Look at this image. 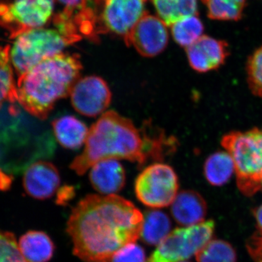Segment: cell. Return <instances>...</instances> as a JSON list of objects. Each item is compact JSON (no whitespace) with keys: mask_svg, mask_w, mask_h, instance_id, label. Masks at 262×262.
<instances>
[{"mask_svg":"<svg viewBox=\"0 0 262 262\" xmlns=\"http://www.w3.org/2000/svg\"><path fill=\"white\" fill-rule=\"evenodd\" d=\"M144 215L117 195L89 194L73 208L67 231L73 253L84 262H110L117 251L140 237Z\"/></svg>","mask_w":262,"mask_h":262,"instance_id":"obj_1","label":"cell"},{"mask_svg":"<svg viewBox=\"0 0 262 262\" xmlns=\"http://www.w3.org/2000/svg\"><path fill=\"white\" fill-rule=\"evenodd\" d=\"M108 159L129 160L139 167L151 161V139L146 125L138 129L115 112L103 113L90 128L83 151L70 168L83 175L94 164Z\"/></svg>","mask_w":262,"mask_h":262,"instance_id":"obj_2","label":"cell"},{"mask_svg":"<svg viewBox=\"0 0 262 262\" xmlns=\"http://www.w3.org/2000/svg\"><path fill=\"white\" fill-rule=\"evenodd\" d=\"M56 149L51 131L27 113L18 101L0 106V163L10 175L25 171L36 162L50 158Z\"/></svg>","mask_w":262,"mask_h":262,"instance_id":"obj_3","label":"cell"},{"mask_svg":"<svg viewBox=\"0 0 262 262\" xmlns=\"http://www.w3.org/2000/svg\"><path fill=\"white\" fill-rule=\"evenodd\" d=\"M82 69L77 54L61 53L18 77V103L31 115L46 120L58 100L70 94Z\"/></svg>","mask_w":262,"mask_h":262,"instance_id":"obj_4","label":"cell"},{"mask_svg":"<svg viewBox=\"0 0 262 262\" xmlns=\"http://www.w3.org/2000/svg\"><path fill=\"white\" fill-rule=\"evenodd\" d=\"M222 145L233 160L239 190L247 196L262 189V129L232 131L223 136Z\"/></svg>","mask_w":262,"mask_h":262,"instance_id":"obj_5","label":"cell"},{"mask_svg":"<svg viewBox=\"0 0 262 262\" xmlns=\"http://www.w3.org/2000/svg\"><path fill=\"white\" fill-rule=\"evenodd\" d=\"M69 46L58 30L32 29L15 38L10 49V62L19 77L41 61L62 53Z\"/></svg>","mask_w":262,"mask_h":262,"instance_id":"obj_6","label":"cell"},{"mask_svg":"<svg viewBox=\"0 0 262 262\" xmlns=\"http://www.w3.org/2000/svg\"><path fill=\"white\" fill-rule=\"evenodd\" d=\"M214 229L213 220L174 229L158 245L147 262L185 261L211 241Z\"/></svg>","mask_w":262,"mask_h":262,"instance_id":"obj_7","label":"cell"},{"mask_svg":"<svg viewBox=\"0 0 262 262\" xmlns=\"http://www.w3.org/2000/svg\"><path fill=\"white\" fill-rule=\"evenodd\" d=\"M55 0H6L0 2V27L10 39L41 28L51 20Z\"/></svg>","mask_w":262,"mask_h":262,"instance_id":"obj_8","label":"cell"},{"mask_svg":"<svg viewBox=\"0 0 262 262\" xmlns=\"http://www.w3.org/2000/svg\"><path fill=\"white\" fill-rule=\"evenodd\" d=\"M179 179L171 166L154 163L138 176L135 192L138 200L149 208L170 206L178 194Z\"/></svg>","mask_w":262,"mask_h":262,"instance_id":"obj_9","label":"cell"},{"mask_svg":"<svg viewBox=\"0 0 262 262\" xmlns=\"http://www.w3.org/2000/svg\"><path fill=\"white\" fill-rule=\"evenodd\" d=\"M71 102L80 115L97 117L110 106L112 93L106 81L98 76L79 79L70 92Z\"/></svg>","mask_w":262,"mask_h":262,"instance_id":"obj_10","label":"cell"},{"mask_svg":"<svg viewBox=\"0 0 262 262\" xmlns=\"http://www.w3.org/2000/svg\"><path fill=\"white\" fill-rule=\"evenodd\" d=\"M124 41L128 47L134 46L142 56L150 58L158 56L168 46L166 24L160 18L145 11Z\"/></svg>","mask_w":262,"mask_h":262,"instance_id":"obj_11","label":"cell"},{"mask_svg":"<svg viewBox=\"0 0 262 262\" xmlns=\"http://www.w3.org/2000/svg\"><path fill=\"white\" fill-rule=\"evenodd\" d=\"M146 0H108L101 12L106 32L115 33L125 39L144 14Z\"/></svg>","mask_w":262,"mask_h":262,"instance_id":"obj_12","label":"cell"},{"mask_svg":"<svg viewBox=\"0 0 262 262\" xmlns=\"http://www.w3.org/2000/svg\"><path fill=\"white\" fill-rule=\"evenodd\" d=\"M229 54L228 43L207 35H202L187 48L189 65L199 73L220 68L225 63Z\"/></svg>","mask_w":262,"mask_h":262,"instance_id":"obj_13","label":"cell"},{"mask_svg":"<svg viewBox=\"0 0 262 262\" xmlns=\"http://www.w3.org/2000/svg\"><path fill=\"white\" fill-rule=\"evenodd\" d=\"M61 183L59 172L53 164L39 160L31 165L24 177V187L29 196L38 200L51 198Z\"/></svg>","mask_w":262,"mask_h":262,"instance_id":"obj_14","label":"cell"},{"mask_svg":"<svg viewBox=\"0 0 262 262\" xmlns=\"http://www.w3.org/2000/svg\"><path fill=\"white\" fill-rule=\"evenodd\" d=\"M90 169L91 184L95 190L102 195L116 194L125 187V169L118 160H101Z\"/></svg>","mask_w":262,"mask_h":262,"instance_id":"obj_15","label":"cell"},{"mask_svg":"<svg viewBox=\"0 0 262 262\" xmlns=\"http://www.w3.org/2000/svg\"><path fill=\"white\" fill-rule=\"evenodd\" d=\"M170 211L179 225L184 227L198 225L206 218V202L195 191H182L172 203Z\"/></svg>","mask_w":262,"mask_h":262,"instance_id":"obj_16","label":"cell"},{"mask_svg":"<svg viewBox=\"0 0 262 262\" xmlns=\"http://www.w3.org/2000/svg\"><path fill=\"white\" fill-rule=\"evenodd\" d=\"M52 126L58 143L69 149H77L83 145L89 131L83 122L72 115L55 119Z\"/></svg>","mask_w":262,"mask_h":262,"instance_id":"obj_17","label":"cell"},{"mask_svg":"<svg viewBox=\"0 0 262 262\" xmlns=\"http://www.w3.org/2000/svg\"><path fill=\"white\" fill-rule=\"evenodd\" d=\"M18 244L27 262H48L54 253L55 246L51 237L41 231H29L20 237Z\"/></svg>","mask_w":262,"mask_h":262,"instance_id":"obj_18","label":"cell"},{"mask_svg":"<svg viewBox=\"0 0 262 262\" xmlns=\"http://www.w3.org/2000/svg\"><path fill=\"white\" fill-rule=\"evenodd\" d=\"M143 215L141 239L149 246H158L170 233V219L166 213L159 210H149Z\"/></svg>","mask_w":262,"mask_h":262,"instance_id":"obj_19","label":"cell"},{"mask_svg":"<svg viewBox=\"0 0 262 262\" xmlns=\"http://www.w3.org/2000/svg\"><path fill=\"white\" fill-rule=\"evenodd\" d=\"M234 172L233 160L227 151L213 153L205 162V177L214 187H222L227 184Z\"/></svg>","mask_w":262,"mask_h":262,"instance_id":"obj_20","label":"cell"},{"mask_svg":"<svg viewBox=\"0 0 262 262\" xmlns=\"http://www.w3.org/2000/svg\"><path fill=\"white\" fill-rule=\"evenodd\" d=\"M160 19L171 26L190 15H198V0H151ZM204 3L205 0H201Z\"/></svg>","mask_w":262,"mask_h":262,"instance_id":"obj_21","label":"cell"},{"mask_svg":"<svg viewBox=\"0 0 262 262\" xmlns=\"http://www.w3.org/2000/svg\"><path fill=\"white\" fill-rule=\"evenodd\" d=\"M174 40L182 47L187 48L203 35L204 27L198 15L184 17L171 26Z\"/></svg>","mask_w":262,"mask_h":262,"instance_id":"obj_22","label":"cell"},{"mask_svg":"<svg viewBox=\"0 0 262 262\" xmlns=\"http://www.w3.org/2000/svg\"><path fill=\"white\" fill-rule=\"evenodd\" d=\"M247 0H206L208 18L217 20L241 19Z\"/></svg>","mask_w":262,"mask_h":262,"instance_id":"obj_23","label":"cell"},{"mask_svg":"<svg viewBox=\"0 0 262 262\" xmlns=\"http://www.w3.org/2000/svg\"><path fill=\"white\" fill-rule=\"evenodd\" d=\"M195 256L198 262H237L233 246L223 239H211Z\"/></svg>","mask_w":262,"mask_h":262,"instance_id":"obj_24","label":"cell"},{"mask_svg":"<svg viewBox=\"0 0 262 262\" xmlns=\"http://www.w3.org/2000/svg\"><path fill=\"white\" fill-rule=\"evenodd\" d=\"M16 84L10 58V47L0 46V106L9 100H16Z\"/></svg>","mask_w":262,"mask_h":262,"instance_id":"obj_25","label":"cell"},{"mask_svg":"<svg viewBox=\"0 0 262 262\" xmlns=\"http://www.w3.org/2000/svg\"><path fill=\"white\" fill-rule=\"evenodd\" d=\"M246 72L250 89L253 94L262 98V46L248 58Z\"/></svg>","mask_w":262,"mask_h":262,"instance_id":"obj_26","label":"cell"},{"mask_svg":"<svg viewBox=\"0 0 262 262\" xmlns=\"http://www.w3.org/2000/svg\"><path fill=\"white\" fill-rule=\"evenodd\" d=\"M0 262H27L22 256L14 234L0 229Z\"/></svg>","mask_w":262,"mask_h":262,"instance_id":"obj_27","label":"cell"},{"mask_svg":"<svg viewBox=\"0 0 262 262\" xmlns=\"http://www.w3.org/2000/svg\"><path fill=\"white\" fill-rule=\"evenodd\" d=\"M144 248L132 243L122 247L114 254L111 262H146Z\"/></svg>","mask_w":262,"mask_h":262,"instance_id":"obj_28","label":"cell"},{"mask_svg":"<svg viewBox=\"0 0 262 262\" xmlns=\"http://www.w3.org/2000/svg\"><path fill=\"white\" fill-rule=\"evenodd\" d=\"M250 256L253 262H262V233L259 232L252 234L246 242Z\"/></svg>","mask_w":262,"mask_h":262,"instance_id":"obj_29","label":"cell"},{"mask_svg":"<svg viewBox=\"0 0 262 262\" xmlns=\"http://www.w3.org/2000/svg\"><path fill=\"white\" fill-rule=\"evenodd\" d=\"M75 195L73 187L65 186L58 190L57 194L56 203L58 205H65Z\"/></svg>","mask_w":262,"mask_h":262,"instance_id":"obj_30","label":"cell"},{"mask_svg":"<svg viewBox=\"0 0 262 262\" xmlns=\"http://www.w3.org/2000/svg\"><path fill=\"white\" fill-rule=\"evenodd\" d=\"M62 4L64 5L66 9L77 11L87 6L91 2L96 0H58Z\"/></svg>","mask_w":262,"mask_h":262,"instance_id":"obj_31","label":"cell"},{"mask_svg":"<svg viewBox=\"0 0 262 262\" xmlns=\"http://www.w3.org/2000/svg\"><path fill=\"white\" fill-rule=\"evenodd\" d=\"M13 182V176L0 170V190H8Z\"/></svg>","mask_w":262,"mask_h":262,"instance_id":"obj_32","label":"cell"},{"mask_svg":"<svg viewBox=\"0 0 262 262\" xmlns=\"http://www.w3.org/2000/svg\"><path fill=\"white\" fill-rule=\"evenodd\" d=\"M253 215L256 221L258 232L262 233V204L253 210Z\"/></svg>","mask_w":262,"mask_h":262,"instance_id":"obj_33","label":"cell"},{"mask_svg":"<svg viewBox=\"0 0 262 262\" xmlns=\"http://www.w3.org/2000/svg\"><path fill=\"white\" fill-rule=\"evenodd\" d=\"M100 1H101V3H103V4L105 5V3H106V2L108 1V0H100Z\"/></svg>","mask_w":262,"mask_h":262,"instance_id":"obj_34","label":"cell"},{"mask_svg":"<svg viewBox=\"0 0 262 262\" xmlns=\"http://www.w3.org/2000/svg\"><path fill=\"white\" fill-rule=\"evenodd\" d=\"M182 262H189V261H182Z\"/></svg>","mask_w":262,"mask_h":262,"instance_id":"obj_35","label":"cell"},{"mask_svg":"<svg viewBox=\"0 0 262 262\" xmlns=\"http://www.w3.org/2000/svg\"><path fill=\"white\" fill-rule=\"evenodd\" d=\"M261 190H262V189H261Z\"/></svg>","mask_w":262,"mask_h":262,"instance_id":"obj_36","label":"cell"}]
</instances>
